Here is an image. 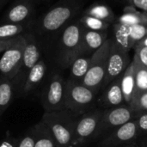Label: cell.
<instances>
[{
  "mask_svg": "<svg viewBox=\"0 0 147 147\" xmlns=\"http://www.w3.org/2000/svg\"><path fill=\"white\" fill-rule=\"evenodd\" d=\"M78 115L67 109L45 112L41 121L52 134L58 147H71Z\"/></svg>",
  "mask_w": 147,
  "mask_h": 147,
  "instance_id": "obj_1",
  "label": "cell"
},
{
  "mask_svg": "<svg viewBox=\"0 0 147 147\" xmlns=\"http://www.w3.org/2000/svg\"><path fill=\"white\" fill-rule=\"evenodd\" d=\"M125 103L121 81H115L109 85L103 94L96 99V107L102 109H108L121 106Z\"/></svg>",
  "mask_w": 147,
  "mask_h": 147,
  "instance_id": "obj_8",
  "label": "cell"
},
{
  "mask_svg": "<svg viewBox=\"0 0 147 147\" xmlns=\"http://www.w3.org/2000/svg\"><path fill=\"white\" fill-rule=\"evenodd\" d=\"M146 34V28L145 26L137 23L130 26V37L134 40H139L142 39Z\"/></svg>",
  "mask_w": 147,
  "mask_h": 147,
  "instance_id": "obj_27",
  "label": "cell"
},
{
  "mask_svg": "<svg viewBox=\"0 0 147 147\" xmlns=\"http://www.w3.org/2000/svg\"><path fill=\"white\" fill-rule=\"evenodd\" d=\"M134 3L138 9L147 11V0H134Z\"/></svg>",
  "mask_w": 147,
  "mask_h": 147,
  "instance_id": "obj_33",
  "label": "cell"
},
{
  "mask_svg": "<svg viewBox=\"0 0 147 147\" xmlns=\"http://www.w3.org/2000/svg\"><path fill=\"white\" fill-rule=\"evenodd\" d=\"M145 46H147V39L145 40Z\"/></svg>",
  "mask_w": 147,
  "mask_h": 147,
  "instance_id": "obj_38",
  "label": "cell"
},
{
  "mask_svg": "<svg viewBox=\"0 0 147 147\" xmlns=\"http://www.w3.org/2000/svg\"><path fill=\"white\" fill-rule=\"evenodd\" d=\"M14 91L15 87L12 80L3 77L0 79V117L10 105Z\"/></svg>",
  "mask_w": 147,
  "mask_h": 147,
  "instance_id": "obj_15",
  "label": "cell"
},
{
  "mask_svg": "<svg viewBox=\"0 0 147 147\" xmlns=\"http://www.w3.org/2000/svg\"><path fill=\"white\" fill-rule=\"evenodd\" d=\"M34 127L35 130L34 147H58L49 129L42 121Z\"/></svg>",
  "mask_w": 147,
  "mask_h": 147,
  "instance_id": "obj_17",
  "label": "cell"
},
{
  "mask_svg": "<svg viewBox=\"0 0 147 147\" xmlns=\"http://www.w3.org/2000/svg\"><path fill=\"white\" fill-rule=\"evenodd\" d=\"M71 11L65 6L56 7L48 11L41 21L42 28L47 31H54L59 29L71 16Z\"/></svg>",
  "mask_w": 147,
  "mask_h": 147,
  "instance_id": "obj_9",
  "label": "cell"
},
{
  "mask_svg": "<svg viewBox=\"0 0 147 147\" xmlns=\"http://www.w3.org/2000/svg\"><path fill=\"white\" fill-rule=\"evenodd\" d=\"M89 70V62L86 59H78L74 61L71 67V73L74 78H84Z\"/></svg>",
  "mask_w": 147,
  "mask_h": 147,
  "instance_id": "obj_22",
  "label": "cell"
},
{
  "mask_svg": "<svg viewBox=\"0 0 147 147\" xmlns=\"http://www.w3.org/2000/svg\"><path fill=\"white\" fill-rule=\"evenodd\" d=\"M26 39L22 35L13 46L6 49L0 59V72L9 80H14L18 75L22 65Z\"/></svg>",
  "mask_w": 147,
  "mask_h": 147,
  "instance_id": "obj_5",
  "label": "cell"
},
{
  "mask_svg": "<svg viewBox=\"0 0 147 147\" xmlns=\"http://www.w3.org/2000/svg\"><path fill=\"white\" fill-rule=\"evenodd\" d=\"M35 145V130L34 127L25 134L19 141H17L16 147H34Z\"/></svg>",
  "mask_w": 147,
  "mask_h": 147,
  "instance_id": "obj_25",
  "label": "cell"
},
{
  "mask_svg": "<svg viewBox=\"0 0 147 147\" xmlns=\"http://www.w3.org/2000/svg\"><path fill=\"white\" fill-rule=\"evenodd\" d=\"M138 147H147V136L136 141Z\"/></svg>",
  "mask_w": 147,
  "mask_h": 147,
  "instance_id": "obj_35",
  "label": "cell"
},
{
  "mask_svg": "<svg viewBox=\"0 0 147 147\" xmlns=\"http://www.w3.org/2000/svg\"><path fill=\"white\" fill-rule=\"evenodd\" d=\"M86 24L92 29H100L102 28L103 24L101 19L96 18V17H88L86 19Z\"/></svg>",
  "mask_w": 147,
  "mask_h": 147,
  "instance_id": "obj_30",
  "label": "cell"
},
{
  "mask_svg": "<svg viewBox=\"0 0 147 147\" xmlns=\"http://www.w3.org/2000/svg\"><path fill=\"white\" fill-rule=\"evenodd\" d=\"M121 87L125 103H132L135 94V65H130L121 80Z\"/></svg>",
  "mask_w": 147,
  "mask_h": 147,
  "instance_id": "obj_14",
  "label": "cell"
},
{
  "mask_svg": "<svg viewBox=\"0 0 147 147\" xmlns=\"http://www.w3.org/2000/svg\"><path fill=\"white\" fill-rule=\"evenodd\" d=\"M135 116L136 112L127 104L104 109L99 121L96 133L94 136L93 142L96 143L118 127L134 119Z\"/></svg>",
  "mask_w": 147,
  "mask_h": 147,
  "instance_id": "obj_3",
  "label": "cell"
},
{
  "mask_svg": "<svg viewBox=\"0 0 147 147\" xmlns=\"http://www.w3.org/2000/svg\"><path fill=\"white\" fill-rule=\"evenodd\" d=\"M17 141L16 140H3L0 143V147H16Z\"/></svg>",
  "mask_w": 147,
  "mask_h": 147,
  "instance_id": "obj_34",
  "label": "cell"
},
{
  "mask_svg": "<svg viewBox=\"0 0 147 147\" xmlns=\"http://www.w3.org/2000/svg\"><path fill=\"white\" fill-rule=\"evenodd\" d=\"M138 56L141 65L147 67V46H144L140 49Z\"/></svg>",
  "mask_w": 147,
  "mask_h": 147,
  "instance_id": "obj_32",
  "label": "cell"
},
{
  "mask_svg": "<svg viewBox=\"0 0 147 147\" xmlns=\"http://www.w3.org/2000/svg\"><path fill=\"white\" fill-rule=\"evenodd\" d=\"M96 107V94L83 84L70 81L65 87V108L76 115H81Z\"/></svg>",
  "mask_w": 147,
  "mask_h": 147,
  "instance_id": "obj_2",
  "label": "cell"
},
{
  "mask_svg": "<svg viewBox=\"0 0 147 147\" xmlns=\"http://www.w3.org/2000/svg\"><path fill=\"white\" fill-rule=\"evenodd\" d=\"M121 147H138V146H137L136 142H132V143H129L127 145H125V146H122Z\"/></svg>",
  "mask_w": 147,
  "mask_h": 147,
  "instance_id": "obj_36",
  "label": "cell"
},
{
  "mask_svg": "<svg viewBox=\"0 0 147 147\" xmlns=\"http://www.w3.org/2000/svg\"><path fill=\"white\" fill-rule=\"evenodd\" d=\"M22 35L16 36L14 38H9V39H5V40H0V53L3 51H5L11 46L15 45L21 38Z\"/></svg>",
  "mask_w": 147,
  "mask_h": 147,
  "instance_id": "obj_29",
  "label": "cell"
},
{
  "mask_svg": "<svg viewBox=\"0 0 147 147\" xmlns=\"http://www.w3.org/2000/svg\"><path fill=\"white\" fill-rule=\"evenodd\" d=\"M139 20L140 19L138 18V16H136L134 15H129V14L123 16L121 19V21L123 24H127L128 26H132L134 24L139 23V22H140Z\"/></svg>",
  "mask_w": 147,
  "mask_h": 147,
  "instance_id": "obj_31",
  "label": "cell"
},
{
  "mask_svg": "<svg viewBox=\"0 0 147 147\" xmlns=\"http://www.w3.org/2000/svg\"><path fill=\"white\" fill-rule=\"evenodd\" d=\"M5 1H7V0H0V7H1L2 5H3V3H4Z\"/></svg>",
  "mask_w": 147,
  "mask_h": 147,
  "instance_id": "obj_37",
  "label": "cell"
},
{
  "mask_svg": "<svg viewBox=\"0 0 147 147\" xmlns=\"http://www.w3.org/2000/svg\"><path fill=\"white\" fill-rule=\"evenodd\" d=\"M24 29L22 23H5L0 25V40H5L18 36Z\"/></svg>",
  "mask_w": 147,
  "mask_h": 147,
  "instance_id": "obj_20",
  "label": "cell"
},
{
  "mask_svg": "<svg viewBox=\"0 0 147 147\" xmlns=\"http://www.w3.org/2000/svg\"><path fill=\"white\" fill-rule=\"evenodd\" d=\"M46 73V65L42 60H39L38 63L30 69L25 80L22 85L21 92L23 95H28L32 92L42 81Z\"/></svg>",
  "mask_w": 147,
  "mask_h": 147,
  "instance_id": "obj_11",
  "label": "cell"
},
{
  "mask_svg": "<svg viewBox=\"0 0 147 147\" xmlns=\"http://www.w3.org/2000/svg\"><path fill=\"white\" fill-rule=\"evenodd\" d=\"M140 137L147 136V111L137 112L134 118Z\"/></svg>",
  "mask_w": 147,
  "mask_h": 147,
  "instance_id": "obj_24",
  "label": "cell"
},
{
  "mask_svg": "<svg viewBox=\"0 0 147 147\" xmlns=\"http://www.w3.org/2000/svg\"><path fill=\"white\" fill-rule=\"evenodd\" d=\"M130 106L136 113L147 111V91L137 95L134 98Z\"/></svg>",
  "mask_w": 147,
  "mask_h": 147,
  "instance_id": "obj_23",
  "label": "cell"
},
{
  "mask_svg": "<svg viewBox=\"0 0 147 147\" xmlns=\"http://www.w3.org/2000/svg\"><path fill=\"white\" fill-rule=\"evenodd\" d=\"M40 53L39 52L38 47L35 44L34 40H27L24 52H23L22 65V67L18 75L16 76L15 79L16 80L21 76V78L17 80V82H19L20 80H23L22 81V84H23L25 78L28 75V71H30L32 67H34L38 63V61L40 60Z\"/></svg>",
  "mask_w": 147,
  "mask_h": 147,
  "instance_id": "obj_10",
  "label": "cell"
},
{
  "mask_svg": "<svg viewBox=\"0 0 147 147\" xmlns=\"http://www.w3.org/2000/svg\"><path fill=\"white\" fill-rule=\"evenodd\" d=\"M32 13V4L29 0H19L7 12V23H22Z\"/></svg>",
  "mask_w": 147,
  "mask_h": 147,
  "instance_id": "obj_12",
  "label": "cell"
},
{
  "mask_svg": "<svg viewBox=\"0 0 147 147\" xmlns=\"http://www.w3.org/2000/svg\"><path fill=\"white\" fill-rule=\"evenodd\" d=\"M90 14L93 17L98 19H103L109 16V9L105 6H96L91 9Z\"/></svg>",
  "mask_w": 147,
  "mask_h": 147,
  "instance_id": "obj_28",
  "label": "cell"
},
{
  "mask_svg": "<svg viewBox=\"0 0 147 147\" xmlns=\"http://www.w3.org/2000/svg\"><path fill=\"white\" fill-rule=\"evenodd\" d=\"M140 134L134 119L125 123L96 142V147H121L136 142Z\"/></svg>",
  "mask_w": 147,
  "mask_h": 147,
  "instance_id": "obj_7",
  "label": "cell"
},
{
  "mask_svg": "<svg viewBox=\"0 0 147 147\" xmlns=\"http://www.w3.org/2000/svg\"><path fill=\"white\" fill-rule=\"evenodd\" d=\"M106 78L105 68L102 65H96L89 68L88 71L83 78L82 84L89 88L95 94L99 90V87L102 85V82Z\"/></svg>",
  "mask_w": 147,
  "mask_h": 147,
  "instance_id": "obj_13",
  "label": "cell"
},
{
  "mask_svg": "<svg viewBox=\"0 0 147 147\" xmlns=\"http://www.w3.org/2000/svg\"><path fill=\"white\" fill-rule=\"evenodd\" d=\"M65 87L66 84L59 76L55 75L52 78L41 97V103L45 112L65 109Z\"/></svg>",
  "mask_w": 147,
  "mask_h": 147,
  "instance_id": "obj_6",
  "label": "cell"
},
{
  "mask_svg": "<svg viewBox=\"0 0 147 147\" xmlns=\"http://www.w3.org/2000/svg\"><path fill=\"white\" fill-rule=\"evenodd\" d=\"M125 65L126 62L122 55L119 53H113L110 56L107 65V76L105 78V84L111 83L113 79L121 75L125 68Z\"/></svg>",
  "mask_w": 147,
  "mask_h": 147,
  "instance_id": "obj_16",
  "label": "cell"
},
{
  "mask_svg": "<svg viewBox=\"0 0 147 147\" xmlns=\"http://www.w3.org/2000/svg\"><path fill=\"white\" fill-rule=\"evenodd\" d=\"M116 40L118 43L124 48H127L130 46V26L127 24H121L116 31Z\"/></svg>",
  "mask_w": 147,
  "mask_h": 147,
  "instance_id": "obj_21",
  "label": "cell"
},
{
  "mask_svg": "<svg viewBox=\"0 0 147 147\" xmlns=\"http://www.w3.org/2000/svg\"><path fill=\"white\" fill-rule=\"evenodd\" d=\"M102 112L103 109L95 107L88 112L78 115L71 147H83L93 143Z\"/></svg>",
  "mask_w": 147,
  "mask_h": 147,
  "instance_id": "obj_4",
  "label": "cell"
},
{
  "mask_svg": "<svg viewBox=\"0 0 147 147\" xmlns=\"http://www.w3.org/2000/svg\"><path fill=\"white\" fill-rule=\"evenodd\" d=\"M85 40L87 44L91 47V48H98L101 47L102 44V38L100 34L95 32V31H90L88 32L85 35Z\"/></svg>",
  "mask_w": 147,
  "mask_h": 147,
  "instance_id": "obj_26",
  "label": "cell"
},
{
  "mask_svg": "<svg viewBox=\"0 0 147 147\" xmlns=\"http://www.w3.org/2000/svg\"><path fill=\"white\" fill-rule=\"evenodd\" d=\"M80 31L78 26L71 25L66 28L62 35V44L65 48H74L79 42Z\"/></svg>",
  "mask_w": 147,
  "mask_h": 147,
  "instance_id": "obj_18",
  "label": "cell"
},
{
  "mask_svg": "<svg viewBox=\"0 0 147 147\" xmlns=\"http://www.w3.org/2000/svg\"><path fill=\"white\" fill-rule=\"evenodd\" d=\"M147 91V67L135 65V94L134 97Z\"/></svg>",
  "mask_w": 147,
  "mask_h": 147,
  "instance_id": "obj_19",
  "label": "cell"
}]
</instances>
